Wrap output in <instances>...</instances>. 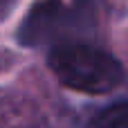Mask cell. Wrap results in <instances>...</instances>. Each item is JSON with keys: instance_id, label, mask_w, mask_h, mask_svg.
Masks as SVG:
<instances>
[{"instance_id": "6da1fadb", "label": "cell", "mask_w": 128, "mask_h": 128, "mask_svg": "<svg viewBox=\"0 0 128 128\" xmlns=\"http://www.w3.org/2000/svg\"><path fill=\"white\" fill-rule=\"evenodd\" d=\"M47 63L63 86L88 94L110 92L124 79L122 63L112 54L86 43H56Z\"/></svg>"}, {"instance_id": "7a4b0ae2", "label": "cell", "mask_w": 128, "mask_h": 128, "mask_svg": "<svg viewBox=\"0 0 128 128\" xmlns=\"http://www.w3.org/2000/svg\"><path fill=\"white\" fill-rule=\"evenodd\" d=\"M72 22V11L61 0H40L25 16L18 40L27 47H36L50 40H56Z\"/></svg>"}, {"instance_id": "3957f363", "label": "cell", "mask_w": 128, "mask_h": 128, "mask_svg": "<svg viewBox=\"0 0 128 128\" xmlns=\"http://www.w3.org/2000/svg\"><path fill=\"white\" fill-rule=\"evenodd\" d=\"M92 128H128V104H117L101 110L92 119Z\"/></svg>"}]
</instances>
